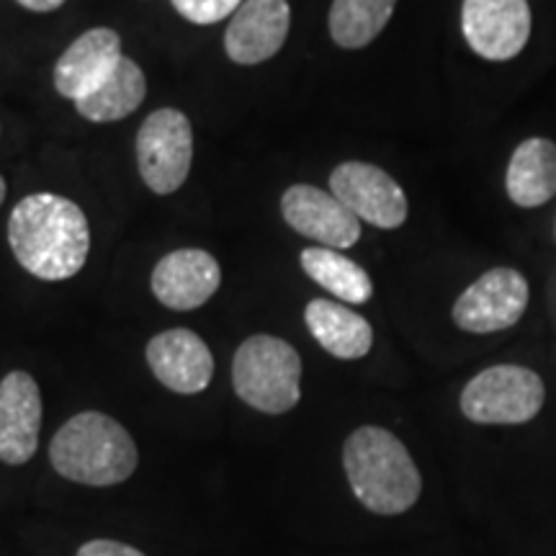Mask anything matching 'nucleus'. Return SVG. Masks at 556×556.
<instances>
[{
  "label": "nucleus",
  "instance_id": "2",
  "mask_svg": "<svg viewBox=\"0 0 556 556\" xmlns=\"http://www.w3.org/2000/svg\"><path fill=\"white\" fill-rule=\"evenodd\" d=\"M343 467L353 495L377 516H400L417 503L422 477L397 435L364 426L348 435Z\"/></svg>",
  "mask_w": 556,
  "mask_h": 556
},
{
  "label": "nucleus",
  "instance_id": "7",
  "mask_svg": "<svg viewBox=\"0 0 556 556\" xmlns=\"http://www.w3.org/2000/svg\"><path fill=\"white\" fill-rule=\"evenodd\" d=\"M528 281L516 268H492L467 287L456 299L454 317L456 328L475 336L500 332L520 323L528 307Z\"/></svg>",
  "mask_w": 556,
  "mask_h": 556
},
{
  "label": "nucleus",
  "instance_id": "22",
  "mask_svg": "<svg viewBox=\"0 0 556 556\" xmlns=\"http://www.w3.org/2000/svg\"><path fill=\"white\" fill-rule=\"evenodd\" d=\"M78 556H144L139 548L122 544V541H109V539H96L88 541L78 548Z\"/></svg>",
  "mask_w": 556,
  "mask_h": 556
},
{
  "label": "nucleus",
  "instance_id": "10",
  "mask_svg": "<svg viewBox=\"0 0 556 556\" xmlns=\"http://www.w3.org/2000/svg\"><path fill=\"white\" fill-rule=\"evenodd\" d=\"M281 214L294 232L317 240L323 248L348 250L361 240V222L351 208L317 186H289L281 197Z\"/></svg>",
  "mask_w": 556,
  "mask_h": 556
},
{
  "label": "nucleus",
  "instance_id": "20",
  "mask_svg": "<svg viewBox=\"0 0 556 556\" xmlns=\"http://www.w3.org/2000/svg\"><path fill=\"white\" fill-rule=\"evenodd\" d=\"M397 0H332L330 37L343 50H364L387 29Z\"/></svg>",
  "mask_w": 556,
  "mask_h": 556
},
{
  "label": "nucleus",
  "instance_id": "21",
  "mask_svg": "<svg viewBox=\"0 0 556 556\" xmlns=\"http://www.w3.org/2000/svg\"><path fill=\"white\" fill-rule=\"evenodd\" d=\"M173 9L191 24L199 26H212L219 24L222 18L235 16V11L240 9L245 0H170Z\"/></svg>",
  "mask_w": 556,
  "mask_h": 556
},
{
  "label": "nucleus",
  "instance_id": "16",
  "mask_svg": "<svg viewBox=\"0 0 556 556\" xmlns=\"http://www.w3.org/2000/svg\"><path fill=\"white\" fill-rule=\"evenodd\" d=\"M505 191L516 206L536 208L556 197V142L528 137L513 152L505 173Z\"/></svg>",
  "mask_w": 556,
  "mask_h": 556
},
{
  "label": "nucleus",
  "instance_id": "13",
  "mask_svg": "<svg viewBox=\"0 0 556 556\" xmlns=\"http://www.w3.org/2000/svg\"><path fill=\"white\" fill-rule=\"evenodd\" d=\"M41 394L31 374L11 371L0 381V462L21 467L37 454Z\"/></svg>",
  "mask_w": 556,
  "mask_h": 556
},
{
  "label": "nucleus",
  "instance_id": "17",
  "mask_svg": "<svg viewBox=\"0 0 556 556\" xmlns=\"http://www.w3.org/2000/svg\"><path fill=\"white\" fill-rule=\"evenodd\" d=\"M304 323L312 338L317 340L330 356L340 361H358L368 356L374 345V330L366 317L348 309L340 302L312 299L304 309Z\"/></svg>",
  "mask_w": 556,
  "mask_h": 556
},
{
  "label": "nucleus",
  "instance_id": "18",
  "mask_svg": "<svg viewBox=\"0 0 556 556\" xmlns=\"http://www.w3.org/2000/svg\"><path fill=\"white\" fill-rule=\"evenodd\" d=\"M144 96H148V80H144L142 67L135 60L122 58L114 73L93 93L75 101V111L83 119L96 124L122 122L142 106Z\"/></svg>",
  "mask_w": 556,
  "mask_h": 556
},
{
  "label": "nucleus",
  "instance_id": "4",
  "mask_svg": "<svg viewBox=\"0 0 556 556\" xmlns=\"http://www.w3.org/2000/svg\"><path fill=\"white\" fill-rule=\"evenodd\" d=\"M235 394L253 409L283 415L302 397V358L296 348L274 336H253L232 361Z\"/></svg>",
  "mask_w": 556,
  "mask_h": 556
},
{
  "label": "nucleus",
  "instance_id": "1",
  "mask_svg": "<svg viewBox=\"0 0 556 556\" xmlns=\"http://www.w3.org/2000/svg\"><path fill=\"white\" fill-rule=\"evenodd\" d=\"M9 245L21 263L41 281H67L78 276L90 253L86 212L60 193H31L13 206Z\"/></svg>",
  "mask_w": 556,
  "mask_h": 556
},
{
  "label": "nucleus",
  "instance_id": "14",
  "mask_svg": "<svg viewBox=\"0 0 556 556\" xmlns=\"http://www.w3.org/2000/svg\"><path fill=\"white\" fill-rule=\"evenodd\" d=\"M122 58L119 34L106 29V26L88 29L62 52L58 65H54V88L62 99H70L73 103L86 99L114 73Z\"/></svg>",
  "mask_w": 556,
  "mask_h": 556
},
{
  "label": "nucleus",
  "instance_id": "9",
  "mask_svg": "<svg viewBox=\"0 0 556 556\" xmlns=\"http://www.w3.org/2000/svg\"><path fill=\"white\" fill-rule=\"evenodd\" d=\"M462 34L482 60L518 58L531 39V5L528 0H464Z\"/></svg>",
  "mask_w": 556,
  "mask_h": 556
},
{
  "label": "nucleus",
  "instance_id": "5",
  "mask_svg": "<svg viewBox=\"0 0 556 556\" xmlns=\"http://www.w3.org/2000/svg\"><path fill=\"white\" fill-rule=\"evenodd\" d=\"M546 387L536 371L500 364L479 371L462 392V413L479 426H523L541 413Z\"/></svg>",
  "mask_w": 556,
  "mask_h": 556
},
{
  "label": "nucleus",
  "instance_id": "8",
  "mask_svg": "<svg viewBox=\"0 0 556 556\" xmlns=\"http://www.w3.org/2000/svg\"><path fill=\"white\" fill-rule=\"evenodd\" d=\"M330 193L351 208L358 222L379 229H397L407 219V197L402 186L379 165L348 160L330 176Z\"/></svg>",
  "mask_w": 556,
  "mask_h": 556
},
{
  "label": "nucleus",
  "instance_id": "24",
  "mask_svg": "<svg viewBox=\"0 0 556 556\" xmlns=\"http://www.w3.org/2000/svg\"><path fill=\"white\" fill-rule=\"evenodd\" d=\"M3 199H5V180L0 176V204H3Z\"/></svg>",
  "mask_w": 556,
  "mask_h": 556
},
{
  "label": "nucleus",
  "instance_id": "19",
  "mask_svg": "<svg viewBox=\"0 0 556 556\" xmlns=\"http://www.w3.org/2000/svg\"><path fill=\"white\" fill-rule=\"evenodd\" d=\"M299 261H302L304 274L325 291H330L332 296L340 299V302L366 304L374 296L371 276L356 261L343 255V250L315 245L302 250Z\"/></svg>",
  "mask_w": 556,
  "mask_h": 556
},
{
  "label": "nucleus",
  "instance_id": "6",
  "mask_svg": "<svg viewBox=\"0 0 556 556\" xmlns=\"http://www.w3.org/2000/svg\"><path fill=\"white\" fill-rule=\"evenodd\" d=\"M193 163V129L178 109H157L137 131L139 176L152 193L168 197L186 184Z\"/></svg>",
  "mask_w": 556,
  "mask_h": 556
},
{
  "label": "nucleus",
  "instance_id": "15",
  "mask_svg": "<svg viewBox=\"0 0 556 556\" xmlns=\"http://www.w3.org/2000/svg\"><path fill=\"white\" fill-rule=\"evenodd\" d=\"M148 364L155 379L176 394H199L212 384L214 356L197 332L173 328L148 343Z\"/></svg>",
  "mask_w": 556,
  "mask_h": 556
},
{
  "label": "nucleus",
  "instance_id": "11",
  "mask_svg": "<svg viewBox=\"0 0 556 556\" xmlns=\"http://www.w3.org/2000/svg\"><path fill=\"white\" fill-rule=\"evenodd\" d=\"M222 283L219 261L201 248H180L163 255L152 268L150 289L163 307L197 309L217 294Z\"/></svg>",
  "mask_w": 556,
  "mask_h": 556
},
{
  "label": "nucleus",
  "instance_id": "23",
  "mask_svg": "<svg viewBox=\"0 0 556 556\" xmlns=\"http://www.w3.org/2000/svg\"><path fill=\"white\" fill-rule=\"evenodd\" d=\"M18 5H24L26 11H34V13H50V11H58L65 5V0H16Z\"/></svg>",
  "mask_w": 556,
  "mask_h": 556
},
{
  "label": "nucleus",
  "instance_id": "12",
  "mask_svg": "<svg viewBox=\"0 0 556 556\" xmlns=\"http://www.w3.org/2000/svg\"><path fill=\"white\" fill-rule=\"evenodd\" d=\"M291 26L287 0H245L225 31L227 58L238 65H261L281 52Z\"/></svg>",
  "mask_w": 556,
  "mask_h": 556
},
{
  "label": "nucleus",
  "instance_id": "3",
  "mask_svg": "<svg viewBox=\"0 0 556 556\" xmlns=\"http://www.w3.org/2000/svg\"><path fill=\"white\" fill-rule=\"evenodd\" d=\"M50 462L60 477L88 486L122 484L135 475L139 454L122 422L103 413H80L54 433Z\"/></svg>",
  "mask_w": 556,
  "mask_h": 556
}]
</instances>
